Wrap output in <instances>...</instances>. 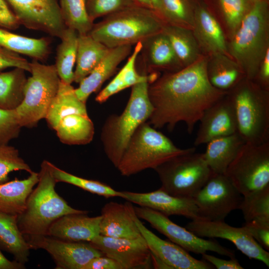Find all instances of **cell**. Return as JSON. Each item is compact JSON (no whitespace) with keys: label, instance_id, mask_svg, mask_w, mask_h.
I'll list each match as a JSON object with an SVG mask.
<instances>
[{"label":"cell","instance_id":"21","mask_svg":"<svg viewBox=\"0 0 269 269\" xmlns=\"http://www.w3.org/2000/svg\"><path fill=\"white\" fill-rule=\"evenodd\" d=\"M132 203H107L101 210L100 234L115 238L134 239L142 237L134 220Z\"/></svg>","mask_w":269,"mask_h":269},{"label":"cell","instance_id":"29","mask_svg":"<svg viewBox=\"0 0 269 269\" xmlns=\"http://www.w3.org/2000/svg\"><path fill=\"white\" fill-rule=\"evenodd\" d=\"M51 43L50 37H27L0 27V46L32 60H46L51 53Z\"/></svg>","mask_w":269,"mask_h":269},{"label":"cell","instance_id":"33","mask_svg":"<svg viewBox=\"0 0 269 269\" xmlns=\"http://www.w3.org/2000/svg\"><path fill=\"white\" fill-rule=\"evenodd\" d=\"M59 140L68 145H85L92 140L95 128L88 114H73L64 117L55 130Z\"/></svg>","mask_w":269,"mask_h":269},{"label":"cell","instance_id":"13","mask_svg":"<svg viewBox=\"0 0 269 269\" xmlns=\"http://www.w3.org/2000/svg\"><path fill=\"white\" fill-rule=\"evenodd\" d=\"M20 25L60 38L66 27L58 0H4Z\"/></svg>","mask_w":269,"mask_h":269},{"label":"cell","instance_id":"12","mask_svg":"<svg viewBox=\"0 0 269 269\" xmlns=\"http://www.w3.org/2000/svg\"><path fill=\"white\" fill-rule=\"evenodd\" d=\"M134 210L138 218L147 221L153 228L166 236L171 242L187 252L202 255L211 251L230 258H235L233 250L221 245L215 240H206L197 236L156 210L140 206L134 207Z\"/></svg>","mask_w":269,"mask_h":269},{"label":"cell","instance_id":"19","mask_svg":"<svg viewBox=\"0 0 269 269\" xmlns=\"http://www.w3.org/2000/svg\"><path fill=\"white\" fill-rule=\"evenodd\" d=\"M120 197L156 210L167 217L182 216L191 220L198 218L197 209L192 198L175 196L160 188L146 193L121 191Z\"/></svg>","mask_w":269,"mask_h":269},{"label":"cell","instance_id":"18","mask_svg":"<svg viewBox=\"0 0 269 269\" xmlns=\"http://www.w3.org/2000/svg\"><path fill=\"white\" fill-rule=\"evenodd\" d=\"M199 121L201 123L194 141L195 146L237 133L234 107L227 93L208 108Z\"/></svg>","mask_w":269,"mask_h":269},{"label":"cell","instance_id":"53","mask_svg":"<svg viewBox=\"0 0 269 269\" xmlns=\"http://www.w3.org/2000/svg\"><path fill=\"white\" fill-rule=\"evenodd\" d=\"M151 2L153 10L157 13L160 9V0H149Z\"/></svg>","mask_w":269,"mask_h":269},{"label":"cell","instance_id":"35","mask_svg":"<svg viewBox=\"0 0 269 269\" xmlns=\"http://www.w3.org/2000/svg\"><path fill=\"white\" fill-rule=\"evenodd\" d=\"M162 31L168 37L183 68L202 55L191 29L164 23Z\"/></svg>","mask_w":269,"mask_h":269},{"label":"cell","instance_id":"54","mask_svg":"<svg viewBox=\"0 0 269 269\" xmlns=\"http://www.w3.org/2000/svg\"><path fill=\"white\" fill-rule=\"evenodd\" d=\"M253 2H255L257 1H268L269 2V0H250Z\"/></svg>","mask_w":269,"mask_h":269},{"label":"cell","instance_id":"52","mask_svg":"<svg viewBox=\"0 0 269 269\" xmlns=\"http://www.w3.org/2000/svg\"><path fill=\"white\" fill-rule=\"evenodd\" d=\"M138 4L153 10L152 5L149 0H134Z\"/></svg>","mask_w":269,"mask_h":269},{"label":"cell","instance_id":"5","mask_svg":"<svg viewBox=\"0 0 269 269\" xmlns=\"http://www.w3.org/2000/svg\"><path fill=\"white\" fill-rule=\"evenodd\" d=\"M148 87L147 81L132 86L124 111L119 115L109 116L103 126L101 140L104 151L116 168L133 134L141 124L148 121L152 113Z\"/></svg>","mask_w":269,"mask_h":269},{"label":"cell","instance_id":"11","mask_svg":"<svg viewBox=\"0 0 269 269\" xmlns=\"http://www.w3.org/2000/svg\"><path fill=\"white\" fill-rule=\"evenodd\" d=\"M242 198L225 174L214 173L192 198L198 218L209 221H224L229 213L239 209Z\"/></svg>","mask_w":269,"mask_h":269},{"label":"cell","instance_id":"8","mask_svg":"<svg viewBox=\"0 0 269 269\" xmlns=\"http://www.w3.org/2000/svg\"><path fill=\"white\" fill-rule=\"evenodd\" d=\"M30 73L31 76L24 86L23 100L15 109L22 128L34 127L45 119L60 82L54 65L32 60Z\"/></svg>","mask_w":269,"mask_h":269},{"label":"cell","instance_id":"14","mask_svg":"<svg viewBox=\"0 0 269 269\" xmlns=\"http://www.w3.org/2000/svg\"><path fill=\"white\" fill-rule=\"evenodd\" d=\"M24 237L31 249H41L50 254L56 269H84L92 259L104 255L89 242L67 241L47 235Z\"/></svg>","mask_w":269,"mask_h":269},{"label":"cell","instance_id":"24","mask_svg":"<svg viewBox=\"0 0 269 269\" xmlns=\"http://www.w3.org/2000/svg\"><path fill=\"white\" fill-rule=\"evenodd\" d=\"M131 45L111 48L99 64L75 89L78 98L86 103L89 97L99 90L103 84L115 72L119 64L130 53Z\"/></svg>","mask_w":269,"mask_h":269},{"label":"cell","instance_id":"38","mask_svg":"<svg viewBox=\"0 0 269 269\" xmlns=\"http://www.w3.org/2000/svg\"><path fill=\"white\" fill-rule=\"evenodd\" d=\"M199 0H160L158 15L165 23L192 29Z\"/></svg>","mask_w":269,"mask_h":269},{"label":"cell","instance_id":"20","mask_svg":"<svg viewBox=\"0 0 269 269\" xmlns=\"http://www.w3.org/2000/svg\"><path fill=\"white\" fill-rule=\"evenodd\" d=\"M192 31L202 55L223 54L230 57L224 31L203 0L196 5Z\"/></svg>","mask_w":269,"mask_h":269},{"label":"cell","instance_id":"3","mask_svg":"<svg viewBox=\"0 0 269 269\" xmlns=\"http://www.w3.org/2000/svg\"><path fill=\"white\" fill-rule=\"evenodd\" d=\"M164 23L153 9L134 4L105 16L88 34L111 49L141 42L162 31Z\"/></svg>","mask_w":269,"mask_h":269},{"label":"cell","instance_id":"26","mask_svg":"<svg viewBox=\"0 0 269 269\" xmlns=\"http://www.w3.org/2000/svg\"><path fill=\"white\" fill-rule=\"evenodd\" d=\"M245 141L238 134L221 136L209 141L204 158L212 173L225 174Z\"/></svg>","mask_w":269,"mask_h":269},{"label":"cell","instance_id":"46","mask_svg":"<svg viewBox=\"0 0 269 269\" xmlns=\"http://www.w3.org/2000/svg\"><path fill=\"white\" fill-rule=\"evenodd\" d=\"M9 68H20L30 71V62L21 55L0 46V72Z\"/></svg>","mask_w":269,"mask_h":269},{"label":"cell","instance_id":"6","mask_svg":"<svg viewBox=\"0 0 269 269\" xmlns=\"http://www.w3.org/2000/svg\"><path fill=\"white\" fill-rule=\"evenodd\" d=\"M234 107L237 133L245 143L269 141V90L246 77L227 92Z\"/></svg>","mask_w":269,"mask_h":269},{"label":"cell","instance_id":"28","mask_svg":"<svg viewBox=\"0 0 269 269\" xmlns=\"http://www.w3.org/2000/svg\"><path fill=\"white\" fill-rule=\"evenodd\" d=\"M38 180V172L33 171L25 179H15L0 184V212L20 214L24 210L27 199Z\"/></svg>","mask_w":269,"mask_h":269},{"label":"cell","instance_id":"15","mask_svg":"<svg viewBox=\"0 0 269 269\" xmlns=\"http://www.w3.org/2000/svg\"><path fill=\"white\" fill-rule=\"evenodd\" d=\"M185 228L201 238L228 240L249 259L261 261L269 267V251L262 247L243 226L235 227L228 225L224 221H209L197 218L191 220Z\"/></svg>","mask_w":269,"mask_h":269},{"label":"cell","instance_id":"45","mask_svg":"<svg viewBox=\"0 0 269 269\" xmlns=\"http://www.w3.org/2000/svg\"><path fill=\"white\" fill-rule=\"evenodd\" d=\"M242 226L262 247L269 251V220H253L245 222Z\"/></svg>","mask_w":269,"mask_h":269},{"label":"cell","instance_id":"31","mask_svg":"<svg viewBox=\"0 0 269 269\" xmlns=\"http://www.w3.org/2000/svg\"><path fill=\"white\" fill-rule=\"evenodd\" d=\"M109 48L90 34H78L76 67L74 80L79 83L99 64L109 51Z\"/></svg>","mask_w":269,"mask_h":269},{"label":"cell","instance_id":"22","mask_svg":"<svg viewBox=\"0 0 269 269\" xmlns=\"http://www.w3.org/2000/svg\"><path fill=\"white\" fill-rule=\"evenodd\" d=\"M140 53L147 75L153 72H174L183 68L167 36L161 31L141 42Z\"/></svg>","mask_w":269,"mask_h":269},{"label":"cell","instance_id":"48","mask_svg":"<svg viewBox=\"0 0 269 269\" xmlns=\"http://www.w3.org/2000/svg\"><path fill=\"white\" fill-rule=\"evenodd\" d=\"M253 80L263 88L269 90V50L261 61Z\"/></svg>","mask_w":269,"mask_h":269},{"label":"cell","instance_id":"25","mask_svg":"<svg viewBox=\"0 0 269 269\" xmlns=\"http://www.w3.org/2000/svg\"><path fill=\"white\" fill-rule=\"evenodd\" d=\"M203 0L222 27L227 41L233 37L254 4L250 0Z\"/></svg>","mask_w":269,"mask_h":269},{"label":"cell","instance_id":"41","mask_svg":"<svg viewBox=\"0 0 269 269\" xmlns=\"http://www.w3.org/2000/svg\"><path fill=\"white\" fill-rule=\"evenodd\" d=\"M239 209L242 211L245 222L269 220V185L243 196Z\"/></svg>","mask_w":269,"mask_h":269},{"label":"cell","instance_id":"4","mask_svg":"<svg viewBox=\"0 0 269 269\" xmlns=\"http://www.w3.org/2000/svg\"><path fill=\"white\" fill-rule=\"evenodd\" d=\"M228 52L253 80L259 65L269 50V2L257 1L227 41Z\"/></svg>","mask_w":269,"mask_h":269},{"label":"cell","instance_id":"50","mask_svg":"<svg viewBox=\"0 0 269 269\" xmlns=\"http://www.w3.org/2000/svg\"><path fill=\"white\" fill-rule=\"evenodd\" d=\"M84 269H123V268L115 260L103 255L92 259Z\"/></svg>","mask_w":269,"mask_h":269},{"label":"cell","instance_id":"34","mask_svg":"<svg viewBox=\"0 0 269 269\" xmlns=\"http://www.w3.org/2000/svg\"><path fill=\"white\" fill-rule=\"evenodd\" d=\"M141 42L137 43L127 62L115 78L101 90L95 98L100 104L105 102L113 95L139 83L147 81L149 75L139 73L136 69V62L141 49Z\"/></svg>","mask_w":269,"mask_h":269},{"label":"cell","instance_id":"36","mask_svg":"<svg viewBox=\"0 0 269 269\" xmlns=\"http://www.w3.org/2000/svg\"><path fill=\"white\" fill-rule=\"evenodd\" d=\"M59 39L60 42L56 49L54 65L60 80L71 84L74 80L78 33L73 29L66 27Z\"/></svg>","mask_w":269,"mask_h":269},{"label":"cell","instance_id":"43","mask_svg":"<svg viewBox=\"0 0 269 269\" xmlns=\"http://www.w3.org/2000/svg\"><path fill=\"white\" fill-rule=\"evenodd\" d=\"M85 3L88 15L93 22L99 17L138 4L134 0H85Z\"/></svg>","mask_w":269,"mask_h":269},{"label":"cell","instance_id":"10","mask_svg":"<svg viewBox=\"0 0 269 269\" xmlns=\"http://www.w3.org/2000/svg\"><path fill=\"white\" fill-rule=\"evenodd\" d=\"M243 195L269 185V141L245 143L225 174Z\"/></svg>","mask_w":269,"mask_h":269},{"label":"cell","instance_id":"27","mask_svg":"<svg viewBox=\"0 0 269 269\" xmlns=\"http://www.w3.org/2000/svg\"><path fill=\"white\" fill-rule=\"evenodd\" d=\"M206 73L209 82L214 87L226 92L246 78L239 64L223 54L208 56Z\"/></svg>","mask_w":269,"mask_h":269},{"label":"cell","instance_id":"30","mask_svg":"<svg viewBox=\"0 0 269 269\" xmlns=\"http://www.w3.org/2000/svg\"><path fill=\"white\" fill-rule=\"evenodd\" d=\"M17 216L0 212V250L12 255L14 260L25 265L30 247L20 231Z\"/></svg>","mask_w":269,"mask_h":269},{"label":"cell","instance_id":"42","mask_svg":"<svg viewBox=\"0 0 269 269\" xmlns=\"http://www.w3.org/2000/svg\"><path fill=\"white\" fill-rule=\"evenodd\" d=\"M24 170L29 174L30 167L20 156L19 151L13 146L0 145V184L9 181V174L14 171Z\"/></svg>","mask_w":269,"mask_h":269},{"label":"cell","instance_id":"17","mask_svg":"<svg viewBox=\"0 0 269 269\" xmlns=\"http://www.w3.org/2000/svg\"><path fill=\"white\" fill-rule=\"evenodd\" d=\"M134 220L151 253L155 267L175 269H213L204 260H197L177 245L158 237L144 225L135 213Z\"/></svg>","mask_w":269,"mask_h":269},{"label":"cell","instance_id":"44","mask_svg":"<svg viewBox=\"0 0 269 269\" xmlns=\"http://www.w3.org/2000/svg\"><path fill=\"white\" fill-rule=\"evenodd\" d=\"M22 128L15 109L0 108V145L17 138Z\"/></svg>","mask_w":269,"mask_h":269},{"label":"cell","instance_id":"47","mask_svg":"<svg viewBox=\"0 0 269 269\" xmlns=\"http://www.w3.org/2000/svg\"><path fill=\"white\" fill-rule=\"evenodd\" d=\"M20 25L17 19L4 0H0V27L15 30Z\"/></svg>","mask_w":269,"mask_h":269},{"label":"cell","instance_id":"51","mask_svg":"<svg viewBox=\"0 0 269 269\" xmlns=\"http://www.w3.org/2000/svg\"><path fill=\"white\" fill-rule=\"evenodd\" d=\"M25 265L15 260L10 261L1 253L0 250V269H24Z\"/></svg>","mask_w":269,"mask_h":269},{"label":"cell","instance_id":"1","mask_svg":"<svg viewBox=\"0 0 269 269\" xmlns=\"http://www.w3.org/2000/svg\"><path fill=\"white\" fill-rule=\"evenodd\" d=\"M208 56L202 55L192 64L174 72L163 73L148 83V95L152 107L148 123L155 129L166 126L172 131L185 123L189 134L205 111L227 92L214 87L207 76Z\"/></svg>","mask_w":269,"mask_h":269},{"label":"cell","instance_id":"23","mask_svg":"<svg viewBox=\"0 0 269 269\" xmlns=\"http://www.w3.org/2000/svg\"><path fill=\"white\" fill-rule=\"evenodd\" d=\"M88 213L64 215L49 227L47 236L72 242H90L100 235L101 215L90 217Z\"/></svg>","mask_w":269,"mask_h":269},{"label":"cell","instance_id":"39","mask_svg":"<svg viewBox=\"0 0 269 269\" xmlns=\"http://www.w3.org/2000/svg\"><path fill=\"white\" fill-rule=\"evenodd\" d=\"M61 15L66 27L78 34H87L93 24L86 10L85 0H59Z\"/></svg>","mask_w":269,"mask_h":269},{"label":"cell","instance_id":"40","mask_svg":"<svg viewBox=\"0 0 269 269\" xmlns=\"http://www.w3.org/2000/svg\"><path fill=\"white\" fill-rule=\"evenodd\" d=\"M51 172L56 182H65L80 188L93 194L106 198L121 196V191L99 181L88 179L68 173L48 161Z\"/></svg>","mask_w":269,"mask_h":269},{"label":"cell","instance_id":"9","mask_svg":"<svg viewBox=\"0 0 269 269\" xmlns=\"http://www.w3.org/2000/svg\"><path fill=\"white\" fill-rule=\"evenodd\" d=\"M154 170L160 180V188L175 196L191 198L212 174L203 153L195 151L175 156Z\"/></svg>","mask_w":269,"mask_h":269},{"label":"cell","instance_id":"16","mask_svg":"<svg viewBox=\"0 0 269 269\" xmlns=\"http://www.w3.org/2000/svg\"><path fill=\"white\" fill-rule=\"evenodd\" d=\"M90 243L105 256L119 263L123 269H150L151 253L143 237L134 239L99 235Z\"/></svg>","mask_w":269,"mask_h":269},{"label":"cell","instance_id":"32","mask_svg":"<svg viewBox=\"0 0 269 269\" xmlns=\"http://www.w3.org/2000/svg\"><path fill=\"white\" fill-rule=\"evenodd\" d=\"M86 103L77 96L71 84L60 80L58 92L48 109L45 119L53 130L65 116L73 114H88Z\"/></svg>","mask_w":269,"mask_h":269},{"label":"cell","instance_id":"2","mask_svg":"<svg viewBox=\"0 0 269 269\" xmlns=\"http://www.w3.org/2000/svg\"><path fill=\"white\" fill-rule=\"evenodd\" d=\"M37 186L29 195L24 210L17 216L18 228L24 237L46 236L50 225L69 214L88 213L73 208L55 190L57 183L44 160L38 172Z\"/></svg>","mask_w":269,"mask_h":269},{"label":"cell","instance_id":"49","mask_svg":"<svg viewBox=\"0 0 269 269\" xmlns=\"http://www.w3.org/2000/svg\"><path fill=\"white\" fill-rule=\"evenodd\" d=\"M203 260L207 261L217 269H243L244 268L235 258L226 260L204 253L202 254Z\"/></svg>","mask_w":269,"mask_h":269},{"label":"cell","instance_id":"37","mask_svg":"<svg viewBox=\"0 0 269 269\" xmlns=\"http://www.w3.org/2000/svg\"><path fill=\"white\" fill-rule=\"evenodd\" d=\"M24 69L13 68L0 72V108L15 109L23 98V90L27 80Z\"/></svg>","mask_w":269,"mask_h":269},{"label":"cell","instance_id":"7","mask_svg":"<svg viewBox=\"0 0 269 269\" xmlns=\"http://www.w3.org/2000/svg\"><path fill=\"white\" fill-rule=\"evenodd\" d=\"M181 149L148 122L141 124L129 141L117 167L121 174L130 176L157 166L177 155L195 151Z\"/></svg>","mask_w":269,"mask_h":269}]
</instances>
